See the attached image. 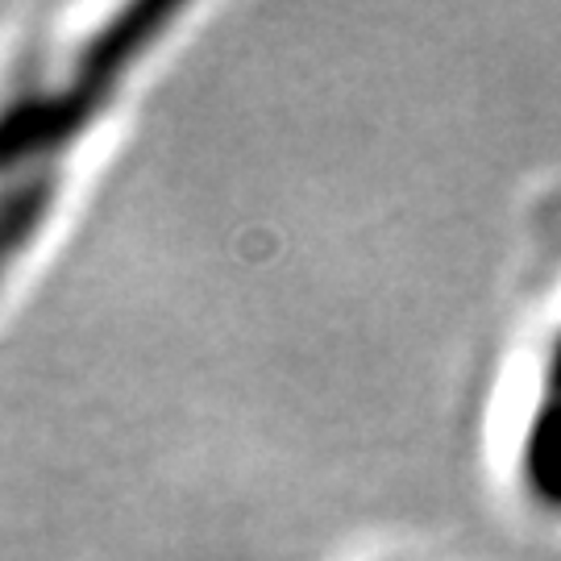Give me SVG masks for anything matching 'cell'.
Listing matches in <instances>:
<instances>
[{
  "label": "cell",
  "instance_id": "obj_3",
  "mask_svg": "<svg viewBox=\"0 0 561 561\" xmlns=\"http://www.w3.org/2000/svg\"><path fill=\"white\" fill-rule=\"evenodd\" d=\"M62 171L46 175H21V180L0 183V283L13 271V262L34 245L50 208L59 201Z\"/></svg>",
  "mask_w": 561,
  "mask_h": 561
},
{
  "label": "cell",
  "instance_id": "obj_1",
  "mask_svg": "<svg viewBox=\"0 0 561 561\" xmlns=\"http://www.w3.org/2000/svg\"><path fill=\"white\" fill-rule=\"evenodd\" d=\"M175 4H125L76 46L62 76H34L0 101V183L62 171L67 150L175 21Z\"/></svg>",
  "mask_w": 561,
  "mask_h": 561
},
{
  "label": "cell",
  "instance_id": "obj_2",
  "mask_svg": "<svg viewBox=\"0 0 561 561\" xmlns=\"http://www.w3.org/2000/svg\"><path fill=\"white\" fill-rule=\"evenodd\" d=\"M520 482L545 512H561V337L549 354L537 408L520 442Z\"/></svg>",
  "mask_w": 561,
  "mask_h": 561
}]
</instances>
